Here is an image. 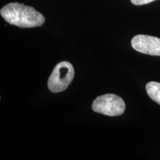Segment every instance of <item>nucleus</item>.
<instances>
[{"mask_svg": "<svg viewBox=\"0 0 160 160\" xmlns=\"http://www.w3.org/2000/svg\"><path fill=\"white\" fill-rule=\"evenodd\" d=\"M92 109L97 113L115 117L123 114L125 110V103L117 95L108 93L96 98L92 104Z\"/></svg>", "mask_w": 160, "mask_h": 160, "instance_id": "nucleus-3", "label": "nucleus"}, {"mask_svg": "<svg viewBox=\"0 0 160 160\" xmlns=\"http://www.w3.org/2000/svg\"><path fill=\"white\" fill-rule=\"evenodd\" d=\"M133 48L139 53L160 56V39L148 35H137L131 40Z\"/></svg>", "mask_w": 160, "mask_h": 160, "instance_id": "nucleus-4", "label": "nucleus"}, {"mask_svg": "<svg viewBox=\"0 0 160 160\" xmlns=\"http://www.w3.org/2000/svg\"><path fill=\"white\" fill-rule=\"evenodd\" d=\"M7 22L19 28H35L42 25L45 18L33 7L18 2L9 3L0 11Z\"/></svg>", "mask_w": 160, "mask_h": 160, "instance_id": "nucleus-1", "label": "nucleus"}, {"mask_svg": "<svg viewBox=\"0 0 160 160\" xmlns=\"http://www.w3.org/2000/svg\"><path fill=\"white\" fill-rule=\"evenodd\" d=\"M74 78V68L68 62L58 63L50 76L48 86L53 93H59L67 88Z\"/></svg>", "mask_w": 160, "mask_h": 160, "instance_id": "nucleus-2", "label": "nucleus"}, {"mask_svg": "<svg viewBox=\"0 0 160 160\" xmlns=\"http://www.w3.org/2000/svg\"><path fill=\"white\" fill-rule=\"evenodd\" d=\"M146 91L152 100L160 105V83L150 82L146 85Z\"/></svg>", "mask_w": 160, "mask_h": 160, "instance_id": "nucleus-5", "label": "nucleus"}, {"mask_svg": "<svg viewBox=\"0 0 160 160\" xmlns=\"http://www.w3.org/2000/svg\"><path fill=\"white\" fill-rule=\"evenodd\" d=\"M153 1H155V0H131V2L135 5H146V4L152 2Z\"/></svg>", "mask_w": 160, "mask_h": 160, "instance_id": "nucleus-6", "label": "nucleus"}]
</instances>
